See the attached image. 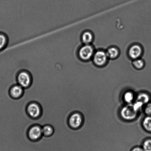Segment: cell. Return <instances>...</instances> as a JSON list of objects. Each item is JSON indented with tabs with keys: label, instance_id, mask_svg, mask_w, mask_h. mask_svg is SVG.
Here are the masks:
<instances>
[{
	"label": "cell",
	"instance_id": "ba28073f",
	"mask_svg": "<svg viewBox=\"0 0 151 151\" xmlns=\"http://www.w3.org/2000/svg\"><path fill=\"white\" fill-rule=\"evenodd\" d=\"M142 53L143 49L140 45L137 44H135L132 45L129 50V56L134 60L140 58Z\"/></svg>",
	"mask_w": 151,
	"mask_h": 151
},
{
	"label": "cell",
	"instance_id": "5bb4252c",
	"mask_svg": "<svg viewBox=\"0 0 151 151\" xmlns=\"http://www.w3.org/2000/svg\"><path fill=\"white\" fill-rule=\"evenodd\" d=\"M143 124L145 129L148 131L151 132V116H150L145 118L143 120Z\"/></svg>",
	"mask_w": 151,
	"mask_h": 151
},
{
	"label": "cell",
	"instance_id": "277c9868",
	"mask_svg": "<svg viewBox=\"0 0 151 151\" xmlns=\"http://www.w3.org/2000/svg\"><path fill=\"white\" fill-rule=\"evenodd\" d=\"M68 123L72 128L77 129L80 128L83 123V118L81 114L78 112L73 113L69 117Z\"/></svg>",
	"mask_w": 151,
	"mask_h": 151
},
{
	"label": "cell",
	"instance_id": "44dd1931",
	"mask_svg": "<svg viewBox=\"0 0 151 151\" xmlns=\"http://www.w3.org/2000/svg\"><path fill=\"white\" fill-rule=\"evenodd\" d=\"M132 151H144L143 148L137 147L134 148Z\"/></svg>",
	"mask_w": 151,
	"mask_h": 151
},
{
	"label": "cell",
	"instance_id": "30bf717a",
	"mask_svg": "<svg viewBox=\"0 0 151 151\" xmlns=\"http://www.w3.org/2000/svg\"><path fill=\"white\" fill-rule=\"evenodd\" d=\"M93 39V34L89 31L83 32L81 36L82 42L84 45H90Z\"/></svg>",
	"mask_w": 151,
	"mask_h": 151
},
{
	"label": "cell",
	"instance_id": "5b68a950",
	"mask_svg": "<svg viewBox=\"0 0 151 151\" xmlns=\"http://www.w3.org/2000/svg\"><path fill=\"white\" fill-rule=\"evenodd\" d=\"M108 58L106 52L103 50H98L94 54L93 60L95 65L101 67L106 64Z\"/></svg>",
	"mask_w": 151,
	"mask_h": 151
},
{
	"label": "cell",
	"instance_id": "e0dca14e",
	"mask_svg": "<svg viewBox=\"0 0 151 151\" xmlns=\"http://www.w3.org/2000/svg\"><path fill=\"white\" fill-rule=\"evenodd\" d=\"M8 39L5 35L0 34V50L5 47L6 45Z\"/></svg>",
	"mask_w": 151,
	"mask_h": 151
},
{
	"label": "cell",
	"instance_id": "52a82bcc",
	"mask_svg": "<svg viewBox=\"0 0 151 151\" xmlns=\"http://www.w3.org/2000/svg\"><path fill=\"white\" fill-rule=\"evenodd\" d=\"M137 112L133 109L132 105H127L122 109L121 115L124 119L131 120L134 119L137 116Z\"/></svg>",
	"mask_w": 151,
	"mask_h": 151
},
{
	"label": "cell",
	"instance_id": "4fadbf2b",
	"mask_svg": "<svg viewBox=\"0 0 151 151\" xmlns=\"http://www.w3.org/2000/svg\"><path fill=\"white\" fill-rule=\"evenodd\" d=\"M137 101L141 102L144 104H147L150 101L149 95L145 93L139 94L137 97Z\"/></svg>",
	"mask_w": 151,
	"mask_h": 151
},
{
	"label": "cell",
	"instance_id": "d6986e66",
	"mask_svg": "<svg viewBox=\"0 0 151 151\" xmlns=\"http://www.w3.org/2000/svg\"><path fill=\"white\" fill-rule=\"evenodd\" d=\"M143 105L144 104L142 102L137 101L133 104L132 106L134 110L137 112L142 107Z\"/></svg>",
	"mask_w": 151,
	"mask_h": 151
},
{
	"label": "cell",
	"instance_id": "7a4b0ae2",
	"mask_svg": "<svg viewBox=\"0 0 151 151\" xmlns=\"http://www.w3.org/2000/svg\"><path fill=\"white\" fill-rule=\"evenodd\" d=\"M94 53V50L91 45H84L79 49L78 55L80 59L87 61L93 58Z\"/></svg>",
	"mask_w": 151,
	"mask_h": 151
},
{
	"label": "cell",
	"instance_id": "3957f363",
	"mask_svg": "<svg viewBox=\"0 0 151 151\" xmlns=\"http://www.w3.org/2000/svg\"><path fill=\"white\" fill-rule=\"evenodd\" d=\"M26 110L29 116L34 119L39 118L42 115V108L40 105L36 102H33L29 103Z\"/></svg>",
	"mask_w": 151,
	"mask_h": 151
},
{
	"label": "cell",
	"instance_id": "6da1fadb",
	"mask_svg": "<svg viewBox=\"0 0 151 151\" xmlns=\"http://www.w3.org/2000/svg\"><path fill=\"white\" fill-rule=\"evenodd\" d=\"M17 83L24 88L29 87L31 84L32 78L30 73L26 70H19L17 76Z\"/></svg>",
	"mask_w": 151,
	"mask_h": 151
},
{
	"label": "cell",
	"instance_id": "8fae6325",
	"mask_svg": "<svg viewBox=\"0 0 151 151\" xmlns=\"http://www.w3.org/2000/svg\"><path fill=\"white\" fill-rule=\"evenodd\" d=\"M106 52L108 58L111 59H115L118 58L119 55V50L115 47H109Z\"/></svg>",
	"mask_w": 151,
	"mask_h": 151
},
{
	"label": "cell",
	"instance_id": "9a60e30c",
	"mask_svg": "<svg viewBox=\"0 0 151 151\" xmlns=\"http://www.w3.org/2000/svg\"><path fill=\"white\" fill-rule=\"evenodd\" d=\"M133 64L135 68L137 69H141L143 68L145 66L144 61L140 58L134 60Z\"/></svg>",
	"mask_w": 151,
	"mask_h": 151
},
{
	"label": "cell",
	"instance_id": "8992f818",
	"mask_svg": "<svg viewBox=\"0 0 151 151\" xmlns=\"http://www.w3.org/2000/svg\"><path fill=\"white\" fill-rule=\"evenodd\" d=\"M28 136L31 140L36 141L43 136L42 127L39 125H34L29 128L28 131Z\"/></svg>",
	"mask_w": 151,
	"mask_h": 151
},
{
	"label": "cell",
	"instance_id": "9c48e42d",
	"mask_svg": "<svg viewBox=\"0 0 151 151\" xmlns=\"http://www.w3.org/2000/svg\"><path fill=\"white\" fill-rule=\"evenodd\" d=\"M24 88L18 84L14 85L9 90L11 96L14 99H19L21 98L24 93Z\"/></svg>",
	"mask_w": 151,
	"mask_h": 151
},
{
	"label": "cell",
	"instance_id": "ffe728a7",
	"mask_svg": "<svg viewBox=\"0 0 151 151\" xmlns=\"http://www.w3.org/2000/svg\"><path fill=\"white\" fill-rule=\"evenodd\" d=\"M145 112L148 116H151V103L147 104L145 108Z\"/></svg>",
	"mask_w": 151,
	"mask_h": 151
},
{
	"label": "cell",
	"instance_id": "2e32d148",
	"mask_svg": "<svg viewBox=\"0 0 151 151\" xmlns=\"http://www.w3.org/2000/svg\"><path fill=\"white\" fill-rule=\"evenodd\" d=\"M124 101L127 103L130 104L134 99V95L132 92H127L124 94Z\"/></svg>",
	"mask_w": 151,
	"mask_h": 151
},
{
	"label": "cell",
	"instance_id": "7c38bea8",
	"mask_svg": "<svg viewBox=\"0 0 151 151\" xmlns=\"http://www.w3.org/2000/svg\"><path fill=\"white\" fill-rule=\"evenodd\" d=\"M42 131L43 135L50 136L53 134L54 130L52 126L46 124L42 127Z\"/></svg>",
	"mask_w": 151,
	"mask_h": 151
},
{
	"label": "cell",
	"instance_id": "ac0fdd59",
	"mask_svg": "<svg viewBox=\"0 0 151 151\" xmlns=\"http://www.w3.org/2000/svg\"><path fill=\"white\" fill-rule=\"evenodd\" d=\"M144 151H151V140L148 139L144 142L143 145Z\"/></svg>",
	"mask_w": 151,
	"mask_h": 151
}]
</instances>
